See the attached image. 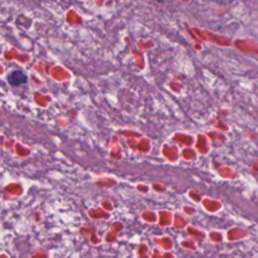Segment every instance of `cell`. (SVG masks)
<instances>
[{
  "instance_id": "6da1fadb",
  "label": "cell",
  "mask_w": 258,
  "mask_h": 258,
  "mask_svg": "<svg viewBox=\"0 0 258 258\" xmlns=\"http://www.w3.org/2000/svg\"><path fill=\"white\" fill-rule=\"evenodd\" d=\"M8 83L11 86H20L27 82V77L21 71H13L8 76Z\"/></svg>"
},
{
  "instance_id": "7a4b0ae2",
  "label": "cell",
  "mask_w": 258,
  "mask_h": 258,
  "mask_svg": "<svg viewBox=\"0 0 258 258\" xmlns=\"http://www.w3.org/2000/svg\"><path fill=\"white\" fill-rule=\"evenodd\" d=\"M212 1H215V2H218V3H226V2H228L229 0H212Z\"/></svg>"
},
{
  "instance_id": "3957f363",
  "label": "cell",
  "mask_w": 258,
  "mask_h": 258,
  "mask_svg": "<svg viewBox=\"0 0 258 258\" xmlns=\"http://www.w3.org/2000/svg\"><path fill=\"white\" fill-rule=\"evenodd\" d=\"M157 1H162V0H157Z\"/></svg>"
}]
</instances>
